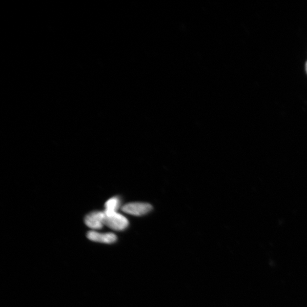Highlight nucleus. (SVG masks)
Segmentation results:
<instances>
[{
    "instance_id": "f257e3e1",
    "label": "nucleus",
    "mask_w": 307,
    "mask_h": 307,
    "mask_svg": "<svg viewBox=\"0 0 307 307\" xmlns=\"http://www.w3.org/2000/svg\"><path fill=\"white\" fill-rule=\"evenodd\" d=\"M104 225L109 228L117 231H122L129 225L128 220L126 217L117 212H106Z\"/></svg>"
},
{
    "instance_id": "f03ea898",
    "label": "nucleus",
    "mask_w": 307,
    "mask_h": 307,
    "mask_svg": "<svg viewBox=\"0 0 307 307\" xmlns=\"http://www.w3.org/2000/svg\"><path fill=\"white\" fill-rule=\"evenodd\" d=\"M152 209V206L148 203L139 202L128 203L123 206L122 208L123 212L136 216L146 215Z\"/></svg>"
},
{
    "instance_id": "7ed1b4c3",
    "label": "nucleus",
    "mask_w": 307,
    "mask_h": 307,
    "mask_svg": "<svg viewBox=\"0 0 307 307\" xmlns=\"http://www.w3.org/2000/svg\"><path fill=\"white\" fill-rule=\"evenodd\" d=\"M104 212L94 211L85 216V225L94 230L101 229L104 225Z\"/></svg>"
},
{
    "instance_id": "20e7f679",
    "label": "nucleus",
    "mask_w": 307,
    "mask_h": 307,
    "mask_svg": "<svg viewBox=\"0 0 307 307\" xmlns=\"http://www.w3.org/2000/svg\"><path fill=\"white\" fill-rule=\"evenodd\" d=\"M89 240L103 244H112L116 242L117 236L112 233H101L96 231H90L87 233Z\"/></svg>"
},
{
    "instance_id": "39448f33",
    "label": "nucleus",
    "mask_w": 307,
    "mask_h": 307,
    "mask_svg": "<svg viewBox=\"0 0 307 307\" xmlns=\"http://www.w3.org/2000/svg\"><path fill=\"white\" fill-rule=\"evenodd\" d=\"M121 205V201L119 197L115 196L110 198L105 203V211L117 212Z\"/></svg>"
},
{
    "instance_id": "423d86ee",
    "label": "nucleus",
    "mask_w": 307,
    "mask_h": 307,
    "mask_svg": "<svg viewBox=\"0 0 307 307\" xmlns=\"http://www.w3.org/2000/svg\"><path fill=\"white\" fill-rule=\"evenodd\" d=\"M306 71H307V62L306 63Z\"/></svg>"
}]
</instances>
